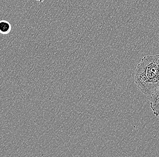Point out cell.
Masks as SVG:
<instances>
[{
	"label": "cell",
	"instance_id": "obj_1",
	"mask_svg": "<svg viewBox=\"0 0 159 157\" xmlns=\"http://www.w3.org/2000/svg\"><path fill=\"white\" fill-rule=\"evenodd\" d=\"M134 81L145 95H149L159 88V54L142 58L136 67Z\"/></svg>",
	"mask_w": 159,
	"mask_h": 157
},
{
	"label": "cell",
	"instance_id": "obj_3",
	"mask_svg": "<svg viewBox=\"0 0 159 157\" xmlns=\"http://www.w3.org/2000/svg\"><path fill=\"white\" fill-rule=\"evenodd\" d=\"M11 29V24L7 21L2 20L0 21V33L3 35H7L9 33Z\"/></svg>",
	"mask_w": 159,
	"mask_h": 157
},
{
	"label": "cell",
	"instance_id": "obj_2",
	"mask_svg": "<svg viewBox=\"0 0 159 157\" xmlns=\"http://www.w3.org/2000/svg\"><path fill=\"white\" fill-rule=\"evenodd\" d=\"M150 107L156 117H159V88L152 94L150 98Z\"/></svg>",
	"mask_w": 159,
	"mask_h": 157
}]
</instances>
